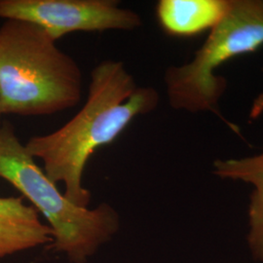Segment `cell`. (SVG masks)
Returning a JSON list of instances; mask_svg holds the SVG:
<instances>
[{
	"instance_id": "7a4b0ae2",
	"label": "cell",
	"mask_w": 263,
	"mask_h": 263,
	"mask_svg": "<svg viewBox=\"0 0 263 263\" xmlns=\"http://www.w3.org/2000/svg\"><path fill=\"white\" fill-rule=\"evenodd\" d=\"M56 42L28 22L5 20L0 26L2 115H53L80 103L81 68Z\"/></svg>"
},
{
	"instance_id": "5b68a950",
	"label": "cell",
	"mask_w": 263,
	"mask_h": 263,
	"mask_svg": "<svg viewBox=\"0 0 263 263\" xmlns=\"http://www.w3.org/2000/svg\"><path fill=\"white\" fill-rule=\"evenodd\" d=\"M119 3L117 0H0V18L33 24L56 41L76 31H131L140 28L141 16Z\"/></svg>"
},
{
	"instance_id": "9c48e42d",
	"label": "cell",
	"mask_w": 263,
	"mask_h": 263,
	"mask_svg": "<svg viewBox=\"0 0 263 263\" xmlns=\"http://www.w3.org/2000/svg\"><path fill=\"white\" fill-rule=\"evenodd\" d=\"M248 244L254 259L263 263V185L254 186L249 204Z\"/></svg>"
},
{
	"instance_id": "3957f363",
	"label": "cell",
	"mask_w": 263,
	"mask_h": 263,
	"mask_svg": "<svg viewBox=\"0 0 263 263\" xmlns=\"http://www.w3.org/2000/svg\"><path fill=\"white\" fill-rule=\"evenodd\" d=\"M0 179L28 199L53 231L51 248L72 263H86L117 233L120 216L109 204L76 206L49 179L20 141L14 126L0 123Z\"/></svg>"
},
{
	"instance_id": "6da1fadb",
	"label": "cell",
	"mask_w": 263,
	"mask_h": 263,
	"mask_svg": "<svg viewBox=\"0 0 263 263\" xmlns=\"http://www.w3.org/2000/svg\"><path fill=\"white\" fill-rule=\"evenodd\" d=\"M159 93L139 87L124 63L104 60L91 72L83 107L56 131L30 138L26 145L56 184L63 183L65 196L88 208L91 192L83 185L85 168L100 147L112 143L135 118L154 111Z\"/></svg>"
},
{
	"instance_id": "30bf717a",
	"label": "cell",
	"mask_w": 263,
	"mask_h": 263,
	"mask_svg": "<svg viewBox=\"0 0 263 263\" xmlns=\"http://www.w3.org/2000/svg\"><path fill=\"white\" fill-rule=\"evenodd\" d=\"M263 71V66L262 68ZM263 114V91L261 93L257 95L253 101V104L249 113V118L251 120H256L258 119Z\"/></svg>"
},
{
	"instance_id": "8992f818",
	"label": "cell",
	"mask_w": 263,
	"mask_h": 263,
	"mask_svg": "<svg viewBox=\"0 0 263 263\" xmlns=\"http://www.w3.org/2000/svg\"><path fill=\"white\" fill-rule=\"evenodd\" d=\"M53 231L24 197H0V257L53 243Z\"/></svg>"
},
{
	"instance_id": "52a82bcc",
	"label": "cell",
	"mask_w": 263,
	"mask_h": 263,
	"mask_svg": "<svg viewBox=\"0 0 263 263\" xmlns=\"http://www.w3.org/2000/svg\"><path fill=\"white\" fill-rule=\"evenodd\" d=\"M232 0H159L156 18L170 36L193 37L211 31L224 19Z\"/></svg>"
},
{
	"instance_id": "277c9868",
	"label": "cell",
	"mask_w": 263,
	"mask_h": 263,
	"mask_svg": "<svg viewBox=\"0 0 263 263\" xmlns=\"http://www.w3.org/2000/svg\"><path fill=\"white\" fill-rule=\"evenodd\" d=\"M262 46L263 0H232L226 18L210 31L192 60L166 69L164 81L171 107L190 113H213L244 140L241 129L219 108L227 80L216 71L229 61Z\"/></svg>"
},
{
	"instance_id": "8fae6325",
	"label": "cell",
	"mask_w": 263,
	"mask_h": 263,
	"mask_svg": "<svg viewBox=\"0 0 263 263\" xmlns=\"http://www.w3.org/2000/svg\"><path fill=\"white\" fill-rule=\"evenodd\" d=\"M1 118H2V114L0 112V123H1Z\"/></svg>"
},
{
	"instance_id": "ba28073f",
	"label": "cell",
	"mask_w": 263,
	"mask_h": 263,
	"mask_svg": "<svg viewBox=\"0 0 263 263\" xmlns=\"http://www.w3.org/2000/svg\"><path fill=\"white\" fill-rule=\"evenodd\" d=\"M213 173L220 179L263 185V152L240 159L215 160Z\"/></svg>"
}]
</instances>
